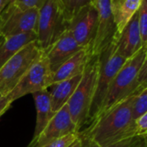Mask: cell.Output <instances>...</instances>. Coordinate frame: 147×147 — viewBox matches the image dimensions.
Returning a JSON list of instances; mask_svg holds the SVG:
<instances>
[{"mask_svg":"<svg viewBox=\"0 0 147 147\" xmlns=\"http://www.w3.org/2000/svg\"><path fill=\"white\" fill-rule=\"evenodd\" d=\"M136 93L98 115L79 135L100 146H107L126 138H135L132 103Z\"/></svg>","mask_w":147,"mask_h":147,"instance_id":"1","label":"cell"},{"mask_svg":"<svg viewBox=\"0 0 147 147\" xmlns=\"http://www.w3.org/2000/svg\"><path fill=\"white\" fill-rule=\"evenodd\" d=\"M146 54L147 47H142L133 56L125 61L113 80L98 115L138 92V76Z\"/></svg>","mask_w":147,"mask_h":147,"instance_id":"2","label":"cell"},{"mask_svg":"<svg viewBox=\"0 0 147 147\" xmlns=\"http://www.w3.org/2000/svg\"><path fill=\"white\" fill-rule=\"evenodd\" d=\"M98 68V55L92 56L85 68L80 84L67 103L69 113L77 127L78 132L88 124L89 111L95 89Z\"/></svg>","mask_w":147,"mask_h":147,"instance_id":"3","label":"cell"},{"mask_svg":"<svg viewBox=\"0 0 147 147\" xmlns=\"http://www.w3.org/2000/svg\"><path fill=\"white\" fill-rule=\"evenodd\" d=\"M115 39L98 55L99 68L88 125L98 115L113 80L127 60L118 53Z\"/></svg>","mask_w":147,"mask_h":147,"instance_id":"4","label":"cell"},{"mask_svg":"<svg viewBox=\"0 0 147 147\" xmlns=\"http://www.w3.org/2000/svg\"><path fill=\"white\" fill-rule=\"evenodd\" d=\"M42 52L36 41L32 42L22 48L0 68V93L3 96L13 90Z\"/></svg>","mask_w":147,"mask_h":147,"instance_id":"5","label":"cell"},{"mask_svg":"<svg viewBox=\"0 0 147 147\" xmlns=\"http://www.w3.org/2000/svg\"><path fill=\"white\" fill-rule=\"evenodd\" d=\"M52 77L53 72L49 60L42 51L13 90L6 96L14 102L27 94L47 90L52 85Z\"/></svg>","mask_w":147,"mask_h":147,"instance_id":"6","label":"cell"},{"mask_svg":"<svg viewBox=\"0 0 147 147\" xmlns=\"http://www.w3.org/2000/svg\"><path fill=\"white\" fill-rule=\"evenodd\" d=\"M67 22L55 0H48L39 11L36 42L41 50L49 46L67 30Z\"/></svg>","mask_w":147,"mask_h":147,"instance_id":"7","label":"cell"},{"mask_svg":"<svg viewBox=\"0 0 147 147\" xmlns=\"http://www.w3.org/2000/svg\"><path fill=\"white\" fill-rule=\"evenodd\" d=\"M38 17V10L23 11L9 3L0 15V36L5 39L25 33L36 34Z\"/></svg>","mask_w":147,"mask_h":147,"instance_id":"8","label":"cell"},{"mask_svg":"<svg viewBox=\"0 0 147 147\" xmlns=\"http://www.w3.org/2000/svg\"><path fill=\"white\" fill-rule=\"evenodd\" d=\"M98 17V10L93 4L82 8L67 22V30L81 47L90 49L96 32Z\"/></svg>","mask_w":147,"mask_h":147,"instance_id":"9","label":"cell"},{"mask_svg":"<svg viewBox=\"0 0 147 147\" xmlns=\"http://www.w3.org/2000/svg\"><path fill=\"white\" fill-rule=\"evenodd\" d=\"M94 5L99 17L90 52L93 56H97L117 37L118 32L110 10V0H95Z\"/></svg>","mask_w":147,"mask_h":147,"instance_id":"10","label":"cell"},{"mask_svg":"<svg viewBox=\"0 0 147 147\" xmlns=\"http://www.w3.org/2000/svg\"><path fill=\"white\" fill-rule=\"evenodd\" d=\"M74 132H78L77 127L71 118L67 106L65 105L55 113L40 135L35 140H31L27 147H43L58 138Z\"/></svg>","mask_w":147,"mask_h":147,"instance_id":"11","label":"cell"},{"mask_svg":"<svg viewBox=\"0 0 147 147\" xmlns=\"http://www.w3.org/2000/svg\"><path fill=\"white\" fill-rule=\"evenodd\" d=\"M84 48L81 47L69 31L66 30L50 46L43 51L54 73L63 62Z\"/></svg>","mask_w":147,"mask_h":147,"instance_id":"12","label":"cell"},{"mask_svg":"<svg viewBox=\"0 0 147 147\" xmlns=\"http://www.w3.org/2000/svg\"><path fill=\"white\" fill-rule=\"evenodd\" d=\"M118 53L125 59L133 56L142 47L138 11L116 37Z\"/></svg>","mask_w":147,"mask_h":147,"instance_id":"13","label":"cell"},{"mask_svg":"<svg viewBox=\"0 0 147 147\" xmlns=\"http://www.w3.org/2000/svg\"><path fill=\"white\" fill-rule=\"evenodd\" d=\"M92 56L88 48L78 51L53 73L52 84L82 75Z\"/></svg>","mask_w":147,"mask_h":147,"instance_id":"14","label":"cell"},{"mask_svg":"<svg viewBox=\"0 0 147 147\" xmlns=\"http://www.w3.org/2000/svg\"><path fill=\"white\" fill-rule=\"evenodd\" d=\"M82 75L55 82L49 88L48 90L49 92L51 107L54 113H57L65 105H67L69 99L80 84Z\"/></svg>","mask_w":147,"mask_h":147,"instance_id":"15","label":"cell"},{"mask_svg":"<svg viewBox=\"0 0 147 147\" xmlns=\"http://www.w3.org/2000/svg\"><path fill=\"white\" fill-rule=\"evenodd\" d=\"M36 110V120L34 131V135L31 140H35L43 129L47 126L49 121L52 119L55 113L53 112L51 107V100L49 90H43L32 94Z\"/></svg>","mask_w":147,"mask_h":147,"instance_id":"16","label":"cell"},{"mask_svg":"<svg viewBox=\"0 0 147 147\" xmlns=\"http://www.w3.org/2000/svg\"><path fill=\"white\" fill-rule=\"evenodd\" d=\"M141 0H110V10L118 35L138 11Z\"/></svg>","mask_w":147,"mask_h":147,"instance_id":"17","label":"cell"},{"mask_svg":"<svg viewBox=\"0 0 147 147\" xmlns=\"http://www.w3.org/2000/svg\"><path fill=\"white\" fill-rule=\"evenodd\" d=\"M36 41V33H25L3 39L0 43V68L25 45Z\"/></svg>","mask_w":147,"mask_h":147,"instance_id":"18","label":"cell"},{"mask_svg":"<svg viewBox=\"0 0 147 147\" xmlns=\"http://www.w3.org/2000/svg\"><path fill=\"white\" fill-rule=\"evenodd\" d=\"M67 22H68L82 8L94 4L95 0H55Z\"/></svg>","mask_w":147,"mask_h":147,"instance_id":"19","label":"cell"},{"mask_svg":"<svg viewBox=\"0 0 147 147\" xmlns=\"http://www.w3.org/2000/svg\"><path fill=\"white\" fill-rule=\"evenodd\" d=\"M147 113V87L137 92L132 103V115L134 120Z\"/></svg>","mask_w":147,"mask_h":147,"instance_id":"20","label":"cell"},{"mask_svg":"<svg viewBox=\"0 0 147 147\" xmlns=\"http://www.w3.org/2000/svg\"><path fill=\"white\" fill-rule=\"evenodd\" d=\"M138 14L142 45L147 47V0H141Z\"/></svg>","mask_w":147,"mask_h":147,"instance_id":"21","label":"cell"},{"mask_svg":"<svg viewBox=\"0 0 147 147\" xmlns=\"http://www.w3.org/2000/svg\"><path fill=\"white\" fill-rule=\"evenodd\" d=\"M47 1L48 0H11L10 3L23 11L31 9L40 11L47 3Z\"/></svg>","mask_w":147,"mask_h":147,"instance_id":"22","label":"cell"},{"mask_svg":"<svg viewBox=\"0 0 147 147\" xmlns=\"http://www.w3.org/2000/svg\"><path fill=\"white\" fill-rule=\"evenodd\" d=\"M80 138L82 139V147H130L132 144V143L136 140V138L138 137L126 138V139L119 141V142H118L116 144L107 145V146H100L99 144H95L94 142H93L91 139H89L88 138H84V137H82V136H80Z\"/></svg>","mask_w":147,"mask_h":147,"instance_id":"23","label":"cell"},{"mask_svg":"<svg viewBox=\"0 0 147 147\" xmlns=\"http://www.w3.org/2000/svg\"><path fill=\"white\" fill-rule=\"evenodd\" d=\"M79 137V132H74L64 136L61 138H58L43 147H68L74 141L77 139Z\"/></svg>","mask_w":147,"mask_h":147,"instance_id":"24","label":"cell"},{"mask_svg":"<svg viewBox=\"0 0 147 147\" xmlns=\"http://www.w3.org/2000/svg\"><path fill=\"white\" fill-rule=\"evenodd\" d=\"M135 135L147 139V113L135 120Z\"/></svg>","mask_w":147,"mask_h":147,"instance_id":"25","label":"cell"},{"mask_svg":"<svg viewBox=\"0 0 147 147\" xmlns=\"http://www.w3.org/2000/svg\"><path fill=\"white\" fill-rule=\"evenodd\" d=\"M147 87V54L144 61V64L140 69L138 76V92Z\"/></svg>","mask_w":147,"mask_h":147,"instance_id":"26","label":"cell"},{"mask_svg":"<svg viewBox=\"0 0 147 147\" xmlns=\"http://www.w3.org/2000/svg\"><path fill=\"white\" fill-rule=\"evenodd\" d=\"M13 101H11L8 96H3L0 99V117H1L11 107Z\"/></svg>","mask_w":147,"mask_h":147,"instance_id":"27","label":"cell"},{"mask_svg":"<svg viewBox=\"0 0 147 147\" xmlns=\"http://www.w3.org/2000/svg\"><path fill=\"white\" fill-rule=\"evenodd\" d=\"M145 144L146 142L144 138L138 137L130 147H145Z\"/></svg>","mask_w":147,"mask_h":147,"instance_id":"28","label":"cell"},{"mask_svg":"<svg viewBox=\"0 0 147 147\" xmlns=\"http://www.w3.org/2000/svg\"><path fill=\"white\" fill-rule=\"evenodd\" d=\"M11 0H0V15L3 12V11L6 8V6L9 5Z\"/></svg>","mask_w":147,"mask_h":147,"instance_id":"29","label":"cell"},{"mask_svg":"<svg viewBox=\"0 0 147 147\" xmlns=\"http://www.w3.org/2000/svg\"><path fill=\"white\" fill-rule=\"evenodd\" d=\"M68 147H82V139L80 138V136L78 137L77 139H76Z\"/></svg>","mask_w":147,"mask_h":147,"instance_id":"30","label":"cell"},{"mask_svg":"<svg viewBox=\"0 0 147 147\" xmlns=\"http://www.w3.org/2000/svg\"><path fill=\"white\" fill-rule=\"evenodd\" d=\"M3 39H4V38H3V37H2L1 36H0V43H1V42H2V41H3Z\"/></svg>","mask_w":147,"mask_h":147,"instance_id":"31","label":"cell"},{"mask_svg":"<svg viewBox=\"0 0 147 147\" xmlns=\"http://www.w3.org/2000/svg\"><path fill=\"white\" fill-rule=\"evenodd\" d=\"M145 142H146V144H145V147H147V139H145Z\"/></svg>","mask_w":147,"mask_h":147,"instance_id":"32","label":"cell"},{"mask_svg":"<svg viewBox=\"0 0 147 147\" xmlns=\"http://www.w3.org/2000/svg\"><path fill=\"white\" fill-rule=\"evenodd\" d=\"M2 97H3V95H2V94H1V93H0V99H1V98H2Z\"/></svg>","mask_w":147,"mask_h":147,"instance_id":"33","label":"cell"}]
</instances>
